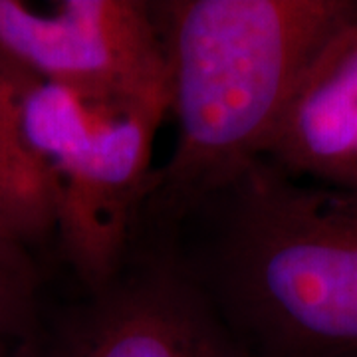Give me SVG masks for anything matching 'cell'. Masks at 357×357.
<instances>
[{"label": "cell", "instance_id": "6da1fadb", "mask_svg": "<svg viewBox=\"0 0 357 357\" xmlns=\"http://www.w3.org/2000/svg\"><path fill=\"white\" fill-rule=\"evenodd\" d=\"M171 66L175 149L157 167L141 243L163 244L262 161L312 56L354 0L155 2Z\"/></svg>", "mask_w": 357, "mask_h": 357}, {"label": "cell", "instance_id": "7a4b0ae2", "mask_svg": "<svg viewBox=\"0 0 357 357\" xmlns=\"http://www.w3.org/2000/svg\"><path fill=\"white\" fill-rule=\"evenodd\" d=\"M204 288L272 357L357 356V191L258 161L208 204Z\"/></svg>", "mask_w": 357, "mask_h": 357}, {"label": "cell", "instance_id": "3957f363", "mask_svg": "<svg viewBox=\"0 0 357 357\" xmlns=\"http://www.w3.org/2000/svg\"><path fill=\"white\" fill-rule=\"evenodd\" d=\"M22 121L30 147L50 171L56 234L66 258L88 292L102 288L139 248L161 119L36 82Z\"/></svg>", "mask_w": 357, "mask_h": 357}, {"label": "cell", "instance_id": "277c9868", "mask_svg": "<svg viewBox=\"0 0 357 357\" xmlns=\"http://www.w3.org/2000/svg\"><path fill=\"white\" fill-rule=\"evenodd\" d=\"M0 54L42 84L165 119L171 66L155 2L0 0Z\"/></svg>", "mask_w": 357, "mask_h": 357}, {"label": "cell", "instance_id": "5b68a950", "mask_svg": "<svg viewBox=\"0 0 357 357\" xmlns=\"http://www.w3.org/2000/svg\"><path fill=\"white\" fill-rule=\"evenodd\" d=\"M34 357H252L189 262L139 244L74 307Z\"/></svg>", "mask_w": 357, "mask_h": 357}, {"label": "cell", "instance_id": "8992f818", "mask_svg": "<svg viewBox=\"0 0 357 357\" xmlns=\"http://www.w3.org/2000/svg\"><path fill=\"white\" fill-rule=\"evenodd\" d=\"M264 161L294 178L357 191V18L332 32L306 64Z\"/></svg>", "mask_w": 357, "mask_h": 357}, {"label": "cell", "instance_id": "52a82bcc", "mask_svg": "<svg viewBox=\"0 0 357 357\" xmlns=\"http://www.w3.org/2000/svg\"><path fill=\"white\" fill-rule=\"evenodd\" d=\"M36 82L0 54V241L22 246L56 234L50 171L30 147L22 121Z\"/></svg>", "mask_w": 357, "mask_h": 357}, {"label": "cell", "instance_id": "ba28073f", "mask_svg": "<svg viewBox=\"0 0 357 357\" xmlns=\"http://www.w3.org/2000/svg\"><path fill=\"white\" fill-rule=\"evenodd\" d=\"M38 276L28 246L0 241V357H34L42 340Z\"/></svg>", "mask_w": 357, "mask_h": 357}, {"label": "cell", "instance_id": "9c48e42d", "mask_svg": "<svg viewBox=\"0 0 357 357\" xmlns=\"http://www.w3.org/2000/svg\"><path fill=\"white\" fill-rule=\"evenodd\" d=\"M345 357H357V356H345Z\"/></svg>", "mask_w": 357, "mask_h": 357}]
</instances>
